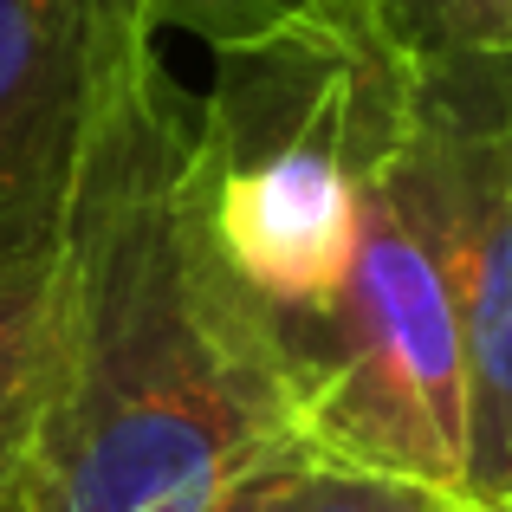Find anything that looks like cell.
Instances as JSON below:
<instances>
[{
	"mask_svg": "<svg viewBox=\"0 0 512 512\" xmlns=\"http://www.w3.org/2000/svg\"><path fill=\"white\" fill-rule=\"evenodd\" d=\"M467 370V500L512 512V65L422 72Z\"/></svg>",
	"mask_w": 512,
	"mask_h": 512,
	"instance_id": "obj_3",
	"label": "cell"
},
{
	"mask_svg": "<svg viewBox=\"0 0 512 512\" xmlns=\"http://www.w3.org/2000/svg\"><path fill=\"white\" fill-rule=\"evenodd\" d=\"M137 13L150 0H0V273L59 253L104 65Z\"/></svg>",
	"mask_w": 512,
	"mask_h": 512,
	"instance_id": "obj_4",
	"label": "cell"
},
{
	"mask_svg": "<svg viewBox=\"0 0 512 512\" xmlns=\"http://www.w3.org/2000/svg\"><path fill=\"white\" fill-rule=\"evenodd\" d=\"M409 72L512 65V0H331Z\"/></svg>",
	"mask_w": 512,
	"mask_h": 512,
	"instance_id": "obj_7",
	"label": "cell"
},
{
	"mask_svg": "<svg viewBox=\"0 0 512 512\" xmlns=\"http://www.w3.org/2000/svg\"><path fill=\"white\" fill-rule=\"evenodd\" d=\"M59 260V253H52ZM52 260L0 273V512L20 493L52 370Z\"/></svg>",
	"mask_w": 512,
	"mask_h": 512,
	"instance_id": "obj_6",
	"label": "cell"
},
{
	"mask_svg": "<svg viewBox=\"0 0 512 512\" xmlns=\"http://www.w3.org/2000/svg\"><path fill=\"white\" fill-rule=\"evenodd\" d=\"M292 441L279 350L201 234L195 98L137 13L52 260L46 415L7 512H214Z\"/></svg>",
	"mask_w": 512,
	"mask_h": 512,
	"instance_id": "obj_1",
	"label": "cell"
},
{
	"mask_svg": "<svg viewBox=\"0 0 512 512\" xmlns=\"http://www.w3.org/2000/svg\"><path fill=\"white\" fill-rule=\"evenodd\" d=\"M325 0H150L156 26H175V33L201 39V46L221 59V52H247L279 39L286 26L312 20Z\"/></svg>",
	"mask_w": 512,
	"mask_h": 512,
	"instance_id": "obj_8",
	"label": "cell"
},
{
	"mask_svg": "<svg viewBox=\"0 0 512 512\" xmlns=\"http://www.w3.org/2000/svg\"><path fill=\"white\" fill-rule=\"evenodd\" d=\"M214 512H480V506L448 487H428V480L357 467L292 441L253 474H240L214 500Z\"/></svg>",
	"mask_w": 512,
	"mask_h": 512,
	"instance_id": "obj_5",
	"label": "cell"
},
{
	"mask_svg": "<svg viewBox=\"0 0 512 512\" xmlns=\"http://www.w3.org/2000/svg\"><path fill=\"white\" fill-rule=\"evenodd\" d=\"M299 441L467 500V370L422 72L383 52L344 292L279 357Z\"/></svg>",
	"mask_w": 512,
	"mask_h": 512,
	"instance_id": "obj_2",
	"label": "cell"
}]
</instances>
